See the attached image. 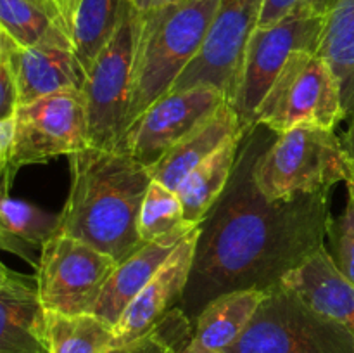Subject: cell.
I'll list each match as a JSON object with an SVG mask.
<instances>
[{"instance_id": "23", "label": "cell", "mask_w": 354, "mask_h": 353, "mask_svg": "<svg viewBox=\"0 0 354 353\" xmlns=\"http://www.w3.org/2000/svg\"><path fill=\"white\" fill-rule=\"evenodd\" d=\"M315 54L337 76L348 120L354 114V0H335L328 7Z\"/></svg>"}, {"instance_id": "8", "label": "cell", "mask_w": 354, "mask_h": 353, "mask_svg": "<svg viewBox=\"0 0 354 353\" xmlns=\"http://www.w3.org/2000/svg\"><path fill=\"white\" fill-rule=\"evenodd\" d=\"M137 10L128 3L120 26L86 71L82 92L85 97L88 145L120 147L127 132L133 73Z\"/></svg>"}, {"instance_id": "26", "label": "cell", "mask_w": 354, "mask_h": 353, "mask_svg": "<svg viewBox=\"0 0 354 353\" xmlns=\"http://www.w3.org/2000/svg\"><path fill=\"white\" fill-rule=\"evenodd\" d=\"M187 224L176 190L158 180H151L138 213V234L142 242L154 241Z\"/></svg>"}, {"instance_id": "21", "label": "cell", "mask_w": 354, "mask_h": 353, "mask_svg": "<svg viewBox=\"0 0 354 353\" xmlns=\"http://www.w3.org/2000/svg\"><path fill=\"white\" fill-rule=\"evenodd\" d=\"M242 138L244 137H234L225 142L209 158L199 163L176 187L185 221L203 224L206 215L218 203L234 175Z\"/></svg>"}, {"instance_id": "11", "label": "cell", "mask_w": 354, "mask_h": 353, "mask_svg": "<svg viewBox=\"0 0 354 353\" xmlns=\"http://www.w3.org/2000/svg\"><path fill=\"white\" fill-rule=\"evenodd\" d=\"M225 102H228L227 96L209 85L171 90L152 102L128 127L120 147L151 168Z\"/></svg>"}, {"instance_id": "27", "label": "cell", "mask_w": 354, "mask_h": 353, "mask_svg": "<svg viewBox=\"0 0 354 353\" xmlns=\"http://www.w3.org/2000/svg\"><path fill=\"white\" fill-rule=\"evenodd\" d=\"M330 253L339 272L354 286V194L348 190V201L337 218H330L327 230Z\"/></svg>"}, {"instance_id": "17", "label": "cell", "mask_w": 354, "mask_h": 353, "mask_svg": "<svg viewBox=\"0 0 354 353\" xmlns=\"http://www.w3.org/2000/svg\"><path fill=\"white\" fill-rule=\"evenodd\" d=\"M280 284L303 298L318 314L341 324L354 338V286L339 272L325 246L287 273Z\"/></svg>"}, {"instance_id": "6", "label": "cell", "mask_w": 354, "mask_h": 353, "mask_svg": "<svg viewBox=\"0 0 354 353\" xmlns=\"http://www.w3.org/2000/svg\"><path fill=\"white\" fill-rule=\"evenodd\" d=\"M324 19L325 12L301 2L280 21L252 31L228 100L237 114L242 135L256 127V111L290 55L297 51L317 52Z\"/></svg>"}, {"instance_id": "2", "label": "cell", "mask_w": 354, "mask_h": 353, "mask_svg": "<svg viewBox=\"0 0 354 353\" xmlns=\"http://www.w3.org/2000/svg\"><path fill=\"white\" fill-rule=\"evenodd\" d=\"M71 185L59 232L113 256L118 263L142 246L138 213L152 176L121 147L88 145L69 156Z\"/></svg>"}, {"instance_id": "15", "label": "cell", "mask_w": 354, "mask_h": 353, "mask_svg": "<svg viewBox=\"0 0 354 353\" xmlns=\"http://www.w3.org/2000/svg\"><path fill=\"white\" fill-rule=\"evenodd\" d=\"M0 353H50L37 279L23 273L0 282Z\"/></svg>"}, {"instance_id": "35", "label": "cell", "mask_w": 354, "mask_h": 353, "mask_svg": "<svg viewBox=\"0 0 354 353\" xmlns=\"http://www.w3.org/2000/svg\"><path fill=\"white\" fill-rule=\"evenodd\" d=\"M161 2H165V0H130V3L133 6V9L137 10V12H145V10L159 6Z\"/></svg>"}, {"instance_id": "29", "label": "cell", "mask_w": 354, "mask_h": 353, "mask_svg": "<svg viewBox=\"0 0 354 353\" xmlns=\"http://www.w3.org/2000/svg\"><path fill=\"white\" fill-rule=\"evenodd\" d=\"M14 118L0 121V190H9L16 172L12 170Z\"/></svg>"}, {"instance_id": "20", "label": "cell", "mask_w": 354, "mask_h": 353, "mask_svg": "<svg viewBox=\"0 0 354 353\" xmlns=\"http://www.w3.org/2000/svg\"><path fill=\"white\" fill-rule=\"evenodd\" d=\"M61 215L0 190V251L12 253L37 269L41 248L59 230Z\"/></svg>"}, {"instance_id": "18", "label": "cell", "mask_w": 354, "mask_h": 353, "mask_svg": "<svg viewBox=\"0 0 354 353\" xmlns=\"http://www.w3.org/2000/svg\"><path fill=\"white\" fill-rule=\"evenodd\" d=\"M234 137H244L230 102H225L213 116L194 128L189 135L176 142L156 165L149 168L152 180L165 183L176 190L183 179L196 168L199 163L209 158L214 151Z\"/></svg>"}, {"instance_id": "37", "label": "cell", "mask_w": 354, "mask_h": 353, "mask_svg": "<svg viewBox=\"0 0 354 353\" xmlns=\"http://www.w3.org/2000/svg\"><path fill=\"white\" fill-rule=\"evenodd\" d=\"M303 2H308L310 6H313L315 9L322 10V12H327V9L335 2V0H303Z\"/></svg>"}, {"instance_id": "38", "label": "cell", "mask_w": 354, "mask_h": 353, "mask_svg": "<svg viewBox=\"0 0 354 353\" xmlns=\"http://www.w3.org/2000/svg\"><path fill=\"white\" fill-rule=\"evenodd\" d=\"M12 272L14 270H10L9 266H6L2 262H0V282H3V280H6Z\"/></svg>"}, {"instance_id": "9", "label": "cell", "mask_w": 354, "mask_h": 353, "mask_svg": "<svg viewBox=\"0 0 354 353\" xmlns=\"http://www.w3.org/2000/svg\"><path fill=\"white\" fill-rule=\"evenodd\" d=\"M118 262L107 253L55 232L44 244L37 265V289L47 311L92 314Z\"/></svg>"}, {"instance_id": "30", "label": "cell", "mask_w": 354, "mask_h": 353, "mask_svg": "<svg viewBox=\"0 0 354 353\" xmlns=\"http://www.w3.org/2000/svg\"><path fill=\"white\" fill-rule=\"evenodd\" d=\"M109 353H175V346L168 341L161 329L156 327L149 334L127 343V345L116 346Z\"/></svg>"}, {"instance_id": "19", "label": "cell", "mask_w": 354, "mask_h": 353, "mask_svg": "<svg viewBox=\"0 0 354 353\" xmlns=\"http://www.w3.org/2000/svg\"><path fill=\"white\" fill-rule=\"evenodd\" d=\"M266 291L241 289L223 293L197 314L192 341L211 352H227L241 339Z\"/></svg>"}, {"instance_id": "13", "label": "cell", "mask_w": 354, "mask_h": 353, "mask_svg": "<svg viewBox=\"0 0 354 353\" xmlns=\"http://www.w3.org/2000/svg\"><path fill=\"white\" fill-rule=\"evenodd\" d=\"M201 225L187 235L182 244L173 251L168 262L147 282V286L128 303L121 317L113 325L116 346L127 345L154 331L166 315L183 301L190 272L196 258Z\"/></svg>"}, {"instance_id": "24", "label": "cell", "mask_w": 354, "mask_h": 353, "mask_svg": "<svg viewBox=\"0 0 354 353\" xmlns=\"http://www.w3.org/2000/svg\"><path fill=\"white\" fill-rule=\"evenodd\" d=\"M128 3L130 0H78L71 19V40L85 75L118 30Z\"/></svg>"}, {"instance_id": "7", "label": "cell", "mask_w": 354, "mask_h": 353, "mask_svg": "<svg viewBox=\"0 0 354 353\" xmlns=\"http://www.w3.org/2000/svg\"><path fill=\"white\" fill-rule=\"evenodd\" d=\"M346 120L341 83L330 66L315 52H294L259 104L254 125L273 134L296 127L334 130Z\"/></svg>"}, {"instance_id": "28", "label": "cell", "mask_w": 354, "mask_h": 353, "mask_svg": "<svg viewBox=\"0 0 354 353\" xmlns=\"http://www.w3.org/2000/svg\"><path fill=\"white\" fill-rule=\"evenodd\" d=\"M17 107H19V97H17V85L12 68L9 64V59L0 57V121L14 118Z\"/></svg>"}, {"instance_id": "14", "label": "cell", "mask_w": 354, "mask_h": 353, "mask_svg": "<svg viewBox=\"0 0 354 353\" xmlns=\"http://www.w3.org/2000/svg\"><path fill=\"white\" fill-rule=\"evenodd\" d=\"M199 225L187 221L162 237L138 246L128 258L118 263L92 314L109 325L116 324L128 303L147 286L149 280L159 272L173 251L182 244L183 239L192 234Z\"/></svg>"}, {"instance_id": "4", "label": "cell", "mask_w": 354, "mask_h": 353, "mask_svg": "<svg viewBox=\"0 0 354 353\" xmlns=\"http://www.w3.org/2000/svg\"><path fill=\"white\" fill-rule=\"evenodd\" d=\"M266 142L256 156L252 179L268 201L330 190L335 183L351 179L342 142L334 130L296 127L277 134L268 145Z\"/></svg>"}, {"instance_id": "31", "label": "cell", "mask_w": 354, "mask_h": 353, "mask_svg": "<svg viewBox=\"0 0 354 353\" xmlns=\"http://www.w3.org/2000/svg\"><path fill=\"white\" fill-rule=\"evenodd\" d=\"M303 0H265L261 14H259L258 26H270L282 17H286L294 7H297Z\"/></svg>"}, {"instance_id": "1", "label": "cell", "mask_w": 354, "mask_h": 353, "mask_svg": "<svg viewBox=\"0 0 354 353\" xmlns=\"http://www.w3.org/2000/svg\"><path fill=\"white\" fill-rule=\"evenodd\" d=\"M248 132L234 175L201 224L183 303L194 314L223 293L280 284L325 246L330 224V190L296 199L268 201L252 179L256 156L268 138Z\"/></svg>"}, {"instance_id": "5", "label": "cell", "mask_w": 354, "mask_h": 353, "mask_svg": "<svg viewBox=\"0 0 354 353\" xmlns=\"http://www.w3.org/2000/svg\"><path fill=\"white\" fill-rule=\"evenodd\" d=\"M225 353H354V338L277 284L265 293L241 339Z\"/></svg>"}, {"instance_id": "33", "label": "cell", "mask_w": 354, "mask_h": 353, "mask_svg": "<svg viewBox=\"0 0 354 353\" xmlns=\"http://www.w3.org/2000/svg\"><path fill=\"white\" fill-rule=\"evenodd\" d=\"M55 6L59 7L61 10L62 17H64L66 24L69 28V33H71V19H73V14H75L76 6H78V0H54Z\"/></svg>"}, {"instance_id": "10", "label": "cell", "mask_w": 354, "mask_h": 353, "mask_svg": "<svg viewBox=\"0 0 354 353\" xmlns=\"http://www.w3.org/2000/svg\"><path fill=\"white\" fill-rule=\"evenodd\" d=\"M88 147L85 97L68 89L17 107L14 114L12 170L47 163Z\"/></svg>"}, {"instance_id": "39", "label": "cell", "mask_w": 354, "mask_h": 353, "mask_svg": "<svg viewBox=\"0 0 354 353\" xmlns=\"http://www.w3.org/2000/svg\"><path fill=\"white\" fill-rule=\"evenodd\" d=\"M346 185H348V190H351V192L354 194V180L353 179L348 180V182H346Z\"/></svg>"}, {"instance_id": "16", "label": "cell", "mask_w": 354, "mask_h": 353, "mask_svg": "<svg viewBox=\"0 0 354 353\" xmlns=\"http://www.w3.org/2000/svg\"><path fill=\"white\" fill-rule=\"evenodd\" d=\"M17 85L19 106L68 89L82 90L85 71L73 45L40 44L17 47L9 55Z\"/></svg>"}, {"instance_id": "25", "label": "cell", "mask_w": 354, "mask_h": 353, "mask_svg": "<svg viewBox=\"0 0 354 353\" xmlns=\"http://www.w3.org/2000/svg\"><path fill=\"white\" fill-rule=\"evenodd\" d=\"M50 353H109L116 348L113 325L93 314L47 311Z\"/></svg>"}, {"instance_id": "36", "label": "cell", "mask_w": 354, "mask_h": 353, "mask_svg": "<svg viewBox=\"0 0 354 353\" xmlns=\"http://www.w3.org/2000/svg\"><path fill=\"white\" fill-rule=\"evenodd\" d=\"M175 353H225V352H211V350H204L201 348V346H197L196 343L190 339V341H187L185 345L180 346Z\"/></svg>"}, {"instance_id": "12", "label": "cell", "mask_w": 354, "mask_h": 353, "mask_svg": "<svg viewBox=\"0 0 354 353\" xmlns=\"http://www.w3.org/2000/svg\"><path fill=\"white\" fill-rule=\"evenodd\" d=\"M263 2L265 0H220L203 47L171 90L209 85L230 100L245 45L258 28Z\"/></svg>"}, {"instance_id": "3", "label": "cell", "mask_w": 354, "mask_h": 353, "mask_svg": "<svg viewBox=\"0 0 354 353\" xmlns=\"http://www.w3.org/2000/svg\"><path fill=\"white\" fill-rule=\"evenodd\" d=\"M220 0H165L137 14L127 130L168 93L203 47Z\"/></svg>"}, {"instance_id": "22", "label": "cell", "mask_w": 354, "mask_h": 353, "mask_svg": "<svg viewBox=\"0 0 354 353\" xmlns=\"http://www.w3.org/2000/svg\"><path fill=\"white\" fill-rule=\"evenodd\" d=\"M0 28L23 48L40 44L73 45L54 0H0Z\"/></svg>"}, {"instance_id": "32", "label": "cell", "mask_w": 354, "mask_h": 353, "mask_svg": "<svg viewBox=\"0 0 354 353\" xmlns=\"http://www.w3.org/2000/svg\"><path fill=\"white\" fill-rule=\"evenodd\" d=\"M348 120H349L348 130H346L344 138H341V142H342V149H344L346 152V158H348L349 168H351V179L354 180V114H351Z\"/></svg>"}, {"instance_id": "34", "label": "cell", "mask_w": 354, "mask_h": 353, "mask_svg": "<svg viewBox=\"0 0 354 353\" xmlns=\"http://www.w3.org/2000/svg\"><path fill=\"white\" fill-rule=\"evenodd\" d=\"M16 48H17V45L14 44V42L10 40L6 33H3L2 28H0V57L9 59V55L12 54Z\"/></svg>"}]
</instances>
